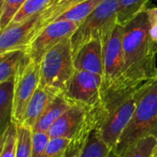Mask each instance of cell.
Instances as JSON below:
<instances>
[{
	"instance_id": "cell-1",
	"label": "cell",
	"mask_w": 157,
	"mask_h": 157,
	"mask_svg": "<svg viewBox=\"0 0 157 157\" xmlns=\"http://www.w3.org/2000/svg\"><path fill=\"white\" fill-rule=\"evenodd\" d=\"M123 26L124 89L131 92L157 77V40L148 8Z\"/></svg>"
},
{
	"instance_id": "cell-2",
	"label": "cell",
	"mask_w": 157,
	"mask_h": 157,
	"mask_svg": "<svg viewBox=\"0 0 157 157\" xmlns=\"http://www.w3.org/2000/svg\"><path fill=\"white\" fill-rule=\"evenodd\" d=\"M149 136L157 138V77L142 86L132 119L111 153L119 154L136 141Z\"/></svg>"
},
{
	"instance_id": "cell-3",
	"label": "cell",
	"mask_w": 157,
	"mask_h": 157,
	"mask_svg": "<svg viewBox=\"0 0 157 157\" xmlns=\"http://www.w3.org/2000/svg\"><path fill=\"white\" fill-rule=\"evenodd\" d=\"M142 86L119 98L107 109H98L96 131L111 151L115 150L124 130L132 119L141 96Z\"/></svg>"
},
{
	"instance_id": "cell-4",
	"label": "cell",
	"mask_w": 157,
	"mask_h": 157,
	"mask_svg": "<svg viewBox=\"0 0 157 157\" xmlns=\"http://www.w3.org/2000/svg\"><path fill=\"white\" fill-rule=\"evenodd\" d=\"M40 85L63 92L75 72L71 37L50 50L40 62Z\"/></svg>"
},
{
	"instance_id": "cell-5",
	"label": "cell",
	"mask_w": 157,
	"mask_h": 157,
	"mask_svg": "<svg viewBox=\"0 0 157 157\" xmlns=\"http://www.w3.org/2000/svg\"><path fill=\"white\" fill-rule=\"evenodd\" d=\"M119 0H103L71 36L73 54L88 41L102 37L118 23Z\"/></svg>"
},
{
	"instance_id": "cell-6",
	"label": "cell",
	"mask_w": 157,
	"mask_h": 157,
	"mask_svg": "<svg viewBox=\"0 0 157 157\" xmlns=\"http://www.w3.org/2000/svg\"><path fill=\"white\" fill-rule=\"evenodd\" d=\"M98 109H92L86 106L75 104L61 116L50 128L51 138L62 137L85 144L91 132L97 127Z\"/></svg>"
},
{
	"instance_id": "cell-7",
	"label": "cell",
	"mask_w": 157,
	"mask_h": 157,
	"mask_svg": "<svg viewBox=\"0 0 157 157\" xmlns=\"http://www.w3.org/2000/svg\"><path fill=\"white\" fill-rule=\"evenodd\" d=\"M40 64L30 61L21 66L15 76L12 123L22 125L27 108L40 85Z\"/></svg>"
},
{
	"instance_id": "cell-8",
	"label": "cell",
	"mask_w": 157,
	"mask_h": 157,
	"mask_svg": "<svg viewBox=\"0 0 157 157\" xmlns=\"http://www.w3.org/2000/svg\"><path fill=\"white\" fill-rule=\"evenodd\" d=\"M63 93L75 104L92 109H99L103 98V77L91 72L75 70Z\"/></svg>"
},
{
	"instance_id": "cell-9",
	"label": "cell",
	"mask_w": 157,
	"mask_h": 157,
	"mask_svg": "<svg viewBox=\"0 0 157 157\" xmlns=\"http://www.w3.org/2000/svg\"><path fill=\"white\" fill-rule=\"evenodd\" d=\"M78 24L65 20H55L41 29L30 40L26 52L31 61L40 63L45 54L65 38L71 37Z\"/></svg>"
},
{
	"instance_id": "cell-10",
	"label": "cell",
	"mask_w": 157,
	"mask_h": 157,
	"mask_svg": "<svg viewBox=\"0 0 157 157\" xmlns=\"http://www.w3.org/2000/svg\"><path fill=\"white\" fill-rule=\"evenodd\" d=\"M40 17V15L38 14L23 22L10 24L3 30H0V53L11 50H26L35 36Z\"/></svg>"
},
{
	"instance_id": "cell-11",
	"label": "cell",
	"mask_w": 157,
	"mask_h": 157,
	"mask_svg": "<svg viewBox=\"0 0 157 157\" xmlns=\"http://www.w3.org/2000/svg\"><path fill=\"white\" fill-rule=\"evenodd\" d=\"M75 70L87 71L103 77L104 52L101 39H96L83 45L74 56Z\"/></svg>"
},
{
	"instance_id": "cell-12",
	"label": "cell",
	"mask_w": 157,
	"mask_h": 157,
	"mask_svg": "<svg viewBox=\"0 0 157 157\" xmlns=\"http://www.w3.org/2000/svg\"><path fill=\"white\" fill-rule=\"evenodd\" d=\"M60 93L62 92L52 87L39 85L29 103L22 125L33 129L47 107Z\"/></svg>"
},
{
	"instance_id": "cell-13",
	"label": "cell",
	"mask_w": 157,
	"mask_h": 157,
	"mask_svg": "<svg viewBox=\"0 0 157 157\" xmlns=\"http://www.w3.org/2000/svg\"><path fill=\"white\" fill-rule=\"evenodd\" d=\"M74 105L75 104L68 98H66L63 92L60 93L47 107L36 125L33 127L32 132H48V131L55 123V121Z\"/></svg>"
},
{
	"instance_id": "cell-14",
	"label": "cell",
	"mask_w": 157,
	"mask_h": 157,
	"mask_svg": "<svg viewBox=\"0 0 157 157\" xmlns=\"http://www.w3.org/2000/svg\"><path fill=\"white\" fill-rule=\"evenodd\" d=\"M25 49L11 50L0 53V83L15 78L18 70L30 62Z\"/></svg>"
},
{
	"instance_id": "cell-15",
	"label": "cell",
	"mask_w": 157,
	"mask_h": 157,
	"mask_svg": "<svg viewBox=\"0 0 157 157\" xmlns=\"http://www.w3.org/2000/svg\"><path fill=\"white\" fill-rule=\"evenodd\" d=\"M15 78L0 83V129L1 134L12 123Z\"/></svg>"
},
{
	"instance_id": "cell-16",
	"label": "cell",
	"mask_w": 157,
	"mask_h": 157,
	"mask_svg": "<svg viewBox=\"0 0 157 157\" xmlns=\"http://www.w3.org/2000/svg\"><path fill=\"white\" fill-rule=\"evenodd\" d=\"M86 0H61L60 2L46 7L42 12L40 13V20L36 27V33L35 35L43 29L46 25L53 22L56 20L63 13L68 11L69 9L73 8L74 6L83 3ZM34 38V37H33Z\"/></svg>"
},
{
	"instance_id": "cell-17",
	"label": "cell",
	"mask_w": 157,
	"mask_h": 157,
	"mask_svg": "<svg viewBox=\"0 0 157 157\" xmlns=\"http://www.w3.org/2000/svg\"><path fill=\"white\" fill-rule=\"evenodd\" d=\"M157 146V138L145 137L133 143L119 154H112L110 157H152Z\"/></svg>"
},
{
	"instance_id": "cell-18",
	"label": "cell",
	"mask_w": 157,
	"mask_h": 157,
	"mask_svg": "<svg viewBox=\"0 0 157 157\" xmlns=\"http://www.w3.org/2000/svg\"><path fill=\"white\" fill-rule=\"evenodd\" d=\"M102 1L103 0H86L63 13L56 20H65L80 25L81 22L85 20L86 17H88V15H90Z\"/></svg>"
},
{
	"instance_id": "cell-19",
	"label": "cell",
	"mask_w": 157,
	"mask_h": 157,
	"mask_svg": "<svg viewBox=\"0 0 157 157\" xmlns=\"http://www.w3.org/2000/svg\"><path fill=\"white\" fill-rule=\"evenodd\" d=\"M111 152L110 148L99 137L95 128L83 146L80 157H110Z\"/></svg>"
},
{
	"instance_id": "cell-20",
	"label": "cell",
	"mask_w": 157,
	"mask_h": 157,
	"mask_svg": "<svg viewBox=\"0 0 157 157\" xmlns=\"http://www.w3.org/2000/svg\"><path fill=\"white\" fill-rule=\"evenodd\" d=\"M151 0H119L118 22L125 25L130 19L147 8Z\"/></svg>"
},
{
	"instance_id": "cell-21",
	"label": "cell",
	"mask_w": 157,
	"mask_h": 157,
	"mask_svg": "<svg viewBox=\"0 0 157 157\" xmlns=\"http://www.w3.org/2000/svg\"><path fill=\"white\" fill-rule=\"evenodd\" d=\"M83 145L85 144H75L67 138H51L44 157H67L75 147Z\"/></svg>"
},
{
	"instance_id": "cell-22",
	"label": "cell",
	"mask_w": 157,
	"mask_h": 157,
	"mask_svg": "<svg viewBox=\"0 0 157 157\" xmlns=\"http://www.w3.org/2000/svg\"><path fill=\"white\" fill-rule=\"evenodd\" d=\"M51 0H26L10 24L23 22L28 18L40 14L49 6Z\"/></svg>"
},
{
	"instance_id": "cell-23",
	"label": "cell",
	"mask_w": 157,
	"mask_h": 157,
	"mask_svg": "<svg viewBox=\"0 0 157 157\" xmlns=\"http://www.w3.org/2000/svg\"><path fill=\"white\" fill-rule=\"evenodd\" d=\"M17 145V126L11 123L1 134V154L0 157H16Z\"/></svg>"
},
{
	"instance_id": "cell-24",
	"label": "cell",
	"mask_w": 157,
	"mask_h": 157,
	"mask_svg": "<svg viewBox=\"0 0 157 157\" xmlns=\"http://www.w3.org/2000/svg\"><path fill=\"white\" fill-rule=\"evenodd\" d=\"M26 0H1L0 30L6 29L20 10Z\"/></svg>"
},
{
	"instance_id": "cell-25",
	"label": "cell",
	"mask_w": 157,
	"mask_h": 157,
	"mask_svg": "<svg viewBox=\"0 0 157 157\" xmlns=\"http://www.w3.org/2000/svg\"><path fill=\"white\" fill-rule=\"evenodd\" d=\"M17 131V145L16 157H31L32 129L25 125H16Z\"/></svg>"
},
{
	"instance_id": "cell-26",
	"label": "cell",
	"mask_w": 157,
	"mask_h": 157,
	"mask_svg": "<svg viewBox=\"0 0 157 157\" xmlns=\"http://www.w3.org/2000/svg\"><path fill=\"white\" fill-rule=\"evenodd\" d=\"M50 139L48 132H32L31 157H44Z\"/></svg>"
},
{
	"instance_id": "cell-27",
	"label": "cell",
	"mask_w": 157,
	"mask_h": 157,
	"mask_svg": "<svg viewBox=\"0 0 157 157\" xmlns=\"http://www.w3.org/2000/svg\"><path fill=\"white\" fill-rule=\"evenodd\" d=\"M84 146V145H83ZM83 146H76L75 147L72 152L70 153V155L67 157H80L81 155V152H82V149H83Z\"/></svg>"
},
{
	"instance_id": "cell-28",
	"label": "cell",
	"mask_w": 157,
	"mask_h": 157,
	"mask_svg": "<svg viewBox=\"0 0 157 157\" xmlns=\"http://www.w3.org/2000/svg\"><path fill=\"white\" fill-rule=\"evenodd\" d=\"M152 157H157V146L156 148H155V152H154V154H153V155Z\"/></svg>"
}]
</instances>
